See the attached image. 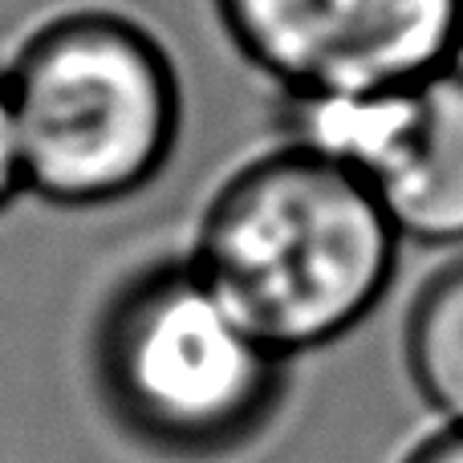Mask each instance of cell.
Listing matches in <instances>:
<instances>
[{
    "instance_id": "obj_1",
    "label": "cell",
    "mask_w": 463,
    "mask_h": 463,
    "mask_svg": "<svg viewBox=\"0 0 463 463\" xmlns=\"http://www.w3.org/2000/svg\"><path fill=\"white\" fill-rule=\"evenodd\" d=\"M399 248L383 203L354 171L272 146L203 200L184 260L288 362L345 337L378 309Z\"/></svg>"
},
{
    "instance_id": "obj_2",
    "label": "cell",
    "mask_w": 463,
    "mask_h": 463,
    "mask_svg": "<svg viewBox=\"0 0 463 463\" xmlns=\"http://www.w3.org/2000/svg\"><path fill=\"white\" fill-rule=\"evenodd\" d=\"M24 200L110 216L146 200L175 163L184 86L167 49L118 13H65L5 61Z\"/></svg>"
},
{
    "instance_id": "obj_3",
    "label": "cell",
    "mask_w": 463,
    "mask_h": 463,
    "mask_svg": "<svg viewBox=\"0 0 463 463\" xmlns=\"http://www.w3.org/2000/svg\"><path fill=\"white\" fill-rule=\"evenodd\" d=\"M102 374L110 402L143 439L216 451L264 423L285 358L175 256L138 272L114 297L102 329Z\"/></svg>"
},
{
    "instance_id": "obj_4",
    "label": "cell",
    "mask_w": 463,
    "mask_h": 463,
    "mask_svg": "<svg viewBox=\"0 0 463 463\" xmlns=\"http://www.w3.org/2000/svg\"><path fill=\"white\" fill-rule=\"evenodd\" d=\"M277 146L354 171L402 244H463V57L383 94L280 98Z\"/></svg>"
},
{
    "instance_id": "obj_5",
    "label": "cell",
    "mask_w": 463,
    "mask_h": 463,
    "mask_svg": "<svg viewBox=\"0 0 463 463\" xmlns=\"http://www.w3.org/2000/svg\"><path fill=\"white\" fill-rule=\"evenodd\" d=\"M240 61L280 98L402 90L463 57V0H216Z\"/></svg>"
},
{
    "instance_id": "obj_6",
    "label": "cell",
    "mask_w": 463,
    "mask_h": 463,
    "mask_svg": "<svg viewBox=\"0 0 463 463\" xmlns=\"http://www.w3.org/2000/svg\"><path fill=\"white\" fill-rule=\"evenodd\" d=\"M402 358L419 399L443 427H463V260L427 277L415 293Z\"/></svg>"
},
{
    "instance_id": "obj_7",
    "label": "cell",
    "mask_w": 463,
    "mask_h": 463,
    "mask_svg": "<svg viewBox=\"0 0 463 463\" xmlns=\"http://www.w3.org/2000/svg\"><path fill=\"white\" fill-rule=\"evenodd\" d=\"M24 200V171H21V146H16V122H13V98H8V78L0 65V216L13 212Z\"/></svg>"
},
{
    "instance_id": "obj_8",
    "label": "cell",
    "mask_w": 463,
    "mask_h": 463,
    "mask_svg": "<svg viewBox=\"0 0 463 463\" xmlns=\"http://www.w3.org/2000/svg\"><path fill=\"white\" fill-rule=\"evenodd\" d=\"M402 463H463V427H443L423 439Z\"/></svg>"
}]
</instances>
